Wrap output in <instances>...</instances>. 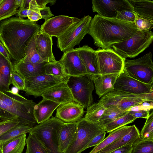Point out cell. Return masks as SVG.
Wrapping results in <instances>:
<instances>
[{"label":"cell","instance_id":"obj_2","mask_svg":"<svg viewBox=\"0 0 153 153\" xmlns=\"http://www.w3.org/2000/svg\"><path fill=\"white\" fill-rule=\"evenodd\" d=\"M137 30L134 23L97 14L91 20L88 34L96 46L106 49L131 37Z\"/></svg>","mask_w":153,"mask_h":153},{"label":"cell","instance_id":"obj_4","mask_svg":"<svg viewBox=\"0 0 153 153\" xmlns=\"http://www.w3.org/2000/svg\"><path fill=\"white\" fill-rule=\"evenodd\" d=\"M153 40L151 30H137L132 36L126 40L113 45L111 48L122 58H134L148 48Z\"/></svg>","mask_w":153,"mask_h":153},{"label":"cell","instance_id":"obj_55","mask_svg":"<svg viewBox=\"0 0 153 153\" xmlns=\"http://www.w3.org/2000/svg\"><path fill=\"white\" fill-rule=\"evenodd\" d=\"M3 1V0H0V4L2 3Z\"/></svg>","mask_w":153,"mask_h":153},{"label":"cell","instance_id":"obj_29","mask_svg":"<svg viewBox=\"0 0 153 153\" xmlns=\"http://www.w3.org/2000/svg\"><path fill=\"white\" fill-rule=\"evenodd\" d=\"M26 134L19 136L1 146L2 153H22L26 145Z\"/></svg>","mask_w":153,"mask_h":153},{"label":"cell","instance_id":"obj_11","mask_svg":"<svg viewBox=\"0 0 153 153\" xmlns=\"http://www.w3.org/2000/svg\"><path fill=\"white\" fill-rule=\"evenodd\" d=\"M97 53L98 75L120 74L123 71L124 61L113 49L99 48Z\"/></svg>","mask_w":153,"mask_h":153},{"label":"cell","instance_id":"obj_39","mask_svg":"<svg viewBox=\"0 0 153 153\" xmlns=\"http://www.w3.org/2000/svg\"><path fill=\"white\" fill-rule=\"evenodd\" d=\"M139 139L143 140H153V112L146 119L140 133Z\"/></svg>","mask_w":153,"mask_h":153},{"label":"cell","instance_id":"obj_8","mask_svg":"<svg viewBox=\"0 0 153 153\" xmlns=\"http://www.w3.org/2000/svg\"><path fill=\"white\" fill-rule=\"evenodd\" d=\"M144 102H153V91L137 95L114 90L102 97L99 101L106 108L114 105L123 110L128 111L131 107Z\"/></svg>","mask_w":153,"mask_h":153},{"label":"cell","instance_id":"obj_41","mask_svg":"<svg viewBox=\"0 0 153 153\" xmlns=\"http://www.w3.org/2000/svg\"><path fill=\"white\" fill-rule=\"evenodd\" d=\"M21 123H25L16 119L0 120V136L11 128Z\"/></svg>","mask_w":153,"mask_h":153},{"label":"cell","instance_id":"obj_34","mask_svg":"<svg viewBox=\"0 0 153 153\" xmlns=\"http://www.w3.org/2000/svg\"><path fill=\"white\" fill-rule=\"evenodd\" d=\"M106 108L102 104L99 102L92 104L87 108L86 113L84 118L91 123H99V120Z\"/></svg>","mask_w":153,"mask_h":153},{"label":"cell","instance_id":"obj_49","mask_svg":"<svg viewBox=\"0 0 153 153\" xmlns=\"http://www.w3.org/2000/svg\"><path fill=\"white\" fill-rule=\"evenodd\" d=\"M36 4L39 9L46 7V5L49 3L51 5L54 4L56 2L55 0H36Z\"/></svg>","mask_w":153,"mask_h":153},{"label":"cell","instance_id":"obj_48","mask_svg":"<svg viewBox=\"0 0 153 153\" xmlns=\"http://www.w3.org/2000/svg\"><path fill=\"white\" fill-rule=\"evenodd\" d=\"M39 10L42 19H44L45 21L54 16L52 13L49 7L46 6L43 8L39 9Z\"/></svg>","mask_w":153,"mask_h":153},{"label":"cell","instance_id":"obj_12","mask_svg":"<svg viewBox=\"0 0 153 153\" xmlns=\"http://www.w3.org/2000/svg\"><path fill=\"white\" fill-rule=\"evenodd\" d=\"M68 78H62L45 74L28 77L25 79V86L24 91L28 95L35 97L41 96L43 93L51 87L66 82Z\"/></svg>","mask_w":153,"mask_h":153},{"label":"cell","instance_id":"obj_36","mask_svg":"<svg viewBox=\"0 0 153 153\" xmlns=\"http://www.w3.org/2000/svg\"><path fill=\"white\" fill-rule=\"evenodd\" d=\"M25 153H50L48 149L35 136L31 134L26 138Z\"/></svg>","mask_w":153,"mask_h":153},{"label":"cell","instance_id":"obj_17","mask_svg":"<svg viewBox=\"0 0 153 153\" xmlns=\"http://www.w3.org/2000/svg\"><path fill=\"white\" fill-rule=\"evenodd\" d=\"M84 108L74 101L61 104L57 108L55 117L66 123L78 122L83 118Z\"/></svg>","mask_w":153,"mask_h":153},{"label":"cell","instance_id":"obj_38","mask_svg":"<svg viewBox=\"0 0 153 153\" xmlns=\"http://www.w3.org/2000/svg\"><path fill=\"white\" fill-rule=\"evenodd\" d=\"M45 74H46L67 78L68 76L65 72L63 66L58 61L48 62L45 65Z\"/></svg>","mask_w":153,"mask_h":153},{"label":"cell","instance_id":"obj_40","mask_svg":"<svg viewBox=\"0 0 153 153\" xmlns=\"http://www.w3.org/2000/svg\"><path fill=\"white\" fill-rule=\"evenodd\" d=\"M135 19L134 24L137 30L148 31L153 28V20L141 17L135 13Z\"/></svg>","mask_w":153,"mask_h":153},{"label":"cell","instance_id":"obj_25","mask_svg":"<svg viewBox=\"0 0 153 153\" xmlns=\"http://www.w3.org/2000/svg\"><path fill=\"white\" fill-rule=\"evenodd\" d=\"M13 71L11 61L0 53V91L9 92Z\"/></svg>","mask_w":153,"mask_h":153},{"label":"cell","instance_id":"obj_42","mask_svg":"<svg viewBox=\"0 0 153 153\" xmlns=\"http://www.w3.org/2000/svg\"><path fill=\"white\" fill-rule=\"evenodd\" d=\"M116 18L128 22L134 23L135 16L134 12L123 10L118 12Z\"/></svg>","mask_w":153,"mask_h":153},{"label":"cell","instance_id":"obj_50","mask_svg":"<svg viewBox=\"0 0 153 153\" xmlns=\"http://www.w3.org/2000/svg\"><path fill=\"white\" fill-rule=\"evenodd\" d=\"M28 11V9H25L22 7H20L19 9L17 10L16 14L19 18L23 19L27 17Z\"/></svg>","mask_w":153,"mask_h":153},{"label":"cell","instance_id":"obj_33","mask_svg":"<svg viewBox=\"0 0 153 153\" xmlns=\"http://www.w3.org/2000/svg\"><path fill=\"white\" fill-rule=\"evenodd\" d=\"M137 119L130 114L128 111L124 115L120 117L105 125L103 130L110 133L118 128L133 122Z\"/></svg>","mask_w":153,"mask_h":153},{"label":"cell","instance_id":"obj_31","mask_svg":"<svg viewBox=\"0 0 153 153\" xmlns=\"http://www.w3.org/2000/svg\"><path fill=\"white\" fill-rule=\"evenodd\" d=\"M34 126L21 123L11 128L0 136L1 146L24 134L28 133Z\"/></svg>","mask_w":153,"mask_h":153},{"label":"cell","instance_id":"obj_52","mask_svg":"<svg viewBox=\"0 0 153 153\" xmlns=\"http://www.w3.org/2000/svg\"><path fill=\"white\" fill-rule=\"evenodd\" d=\"M31 0H23L22 7L25 9H28Z\"/></svg>","mask_w":153,"mask_h":153},{"label":"cell","instance_id":"obj_43","mask_svg":"<svg viewBox=\"0 0 153 153\" xmlns=\"http://www.w3.org/2000/svg\"><path fill=\"white\" fill-rule=\"evenodd\" d=\"M11 84L17 88L19 90L23 91L25 89V80L18 74L13 71L11 78Z\"/></svg>","mask_w":153,"mask_h":153},{"label":"cell","instance_id":"obj_30","mask_svg":"<svg viewBox=\"0 0 153 153\" xmlns=\"http://www.w3.org/2000/svg\"><path fill=\"white\" fill-rule=\"evenodd\" d=\"M128 111L121 109L116 105L108 106L106 108L100 118L99 122V125L103 129L107 124L124 115Z\"/></svg>","mask_w":153,"mask_h":153},{"label":"cell","instance_id":"obj_26","mask_svg":"<svg viewBox=\"0 0 153 153\" xmlns=\"http://www.w3.org/2000/svg\"><path fill=\"white\" fill-rule=\"evenodd\" d=\"M140 137L139 130L134 125H132L131 129L128 134L96 153H110L127 144L134 142L140 138Z\"/></svg>","mask_w":153,"mask_h":153},{"label":"cell","instance_id":"obj_47","mask_svg":"<svg viewBox=\"0 0 153 153\" xmlns=\"http://www.w3.org/2000/svg\"><path fill=\"white\" fill-rule=\"evenodd\" d=\"M129 111L131 115L137 119L141 117L146 119L149 114V111L145 110Z\"/></svg>","mask_w":153,"mask_h":153},{"label":"cell","instance_id":"obj_27","mask_svg":"<svg viewBox=\"0 0 153 153\" xmlns=\"http://www.w3.org/2000/svg\"><path fill=\"white\" fill-rule=\"evenodd\" d=\"M134 12L140 16L153 20V1L151 0H128Z\"/></svg>","mask_w":153,"mask_h":153},{"label":"cell","instance_id":"obj_53","mask_svg":"<svg viewBox=\"0 0 153 153\" xmlns=\"http://www.w3.org/2000/svg\"><path fill=\"white\" fill-rule=\"evenodd\" d=\"M19 90L17 88L14 86L11 88L10 91L14 94H19Z\"/></svg>","mask_w":153,"mask_h":153},{"label":"cell","instance_id":"obj_21","mask_svg":"<svg viewBox=\"0 0 153 153\" xmlns=\"http://www.w3.org/2000/svg\"><path fill=\"white\" fill-rule=\"evenodd\" d=\"M48 62L33 64L29 62L19 61L13 63V70L25 79L45 74V65Z\"/></svg>","mask_w":153,"mask_h":153},{"label":"cell","instance_id":"obj_46","mask_svg":"<svg viewBox=\"0 0 153 153\" xmlns=\"http://www.w3.org/2000/svg\"><path fill=\"white\" fill-rule=\"evenodd\" d=\"M134 142H131L118 148L110 153H131Z\"/></svg>","mask_w":153,"mask_h":153},{"label":"cell","instance_id":"obj_5","mask_svg":"<svg viewBox=\"0 0 153 153\" xmlns=\"http://www.w3.org/2000/svg\"><path fill=\"white\" fill-rule=\"evenodd\" d=\"M65 123L55 117L34 126L28 132L35 136L47 148L50 153H60L57 131Z\"/></svg>","mask_w":153,"mask_h":153},{"label":"cell","instance_id":"obj_28","mask_svg":"<svg viewBox=\"0 0 153 153\" xmlns=\"http://www.w3.org/2000/svg\"><path fill=\"white\" fill-rule=\"evenodd\" d=\"M132 126H124L109 133V135L89 153H96L129 132Z\"/></svg>","mask_w":153,"mask_h":153},{"label":"cell","instance_id":"obj_13","mask_svg":"<svg viewBox=\"0 0 153 153\" xmlns=\"http://www.w3.org/2000/svg\"><path fill=\"white\" fill-rule=\"evenodd\" d=\"M92 3L93 12L106 17L116 18L119 11L127 10L134 12L128 0H92Z\"/></svg>","mask_w":153,"mask_h":153},{"label":"cell","instance_id":"obj_32","mask_svg":"<svg viewBox=\"0 0 153 153\" xmlns=\"http://www.w3.org/2000/svg\"><path fill=\"white\" fill-rule=\"evenodd\" d=\"M35 34L29 41L25 48V57L20 61L23 62H29L33 64L45 62L37 52L36 44Z\"/></svg>","mask_w":153,"mask_h":153},{"label":"cell","instance_id":"obj_14","mask_svg":"<svg viewBox=\"0 0 153 153\" xmlns=\"http://www.w3.org/2000/svg\"><path fill=\"white\" fill-rule=\"evenodd\" d=\"M114 90L134 94H147L153 91V85L144 83L128 76L123 71L118 75Z\"/></svg>","mask_w":153,"mask_h":153},{"label":"cell","instance_id":"obj_44","mask_svg":"<svg viewBox=\"0 0 153 153\" xmlns=\"http://www.w3.org/2000/svg\"><path fill=\"white\" fill-rule=\"evenodd\" d=\"M27 17L29 19L34 22L41 19L39 8L38 7L29 8Z\"/></svg>","mask_w":153,"mask_h":153},{"label":"cell","instance_id":"obj_56","mask_svg":"<svg viewBox=\"0 0 153 153\" xmlns=\"http://www.w3.org/2000/svg\"><path fill=\"white\" fill-rule=\"evenodd\" d=\"M0 146H1V144H0Z\"/></svg>","mask_w":153,"mask_h":153},{"label":"cell","instance_id":"obj_35","mask_svg":"<svg viewBox=\"0 0 153 153\" xmlns=\"http://www.w3.org/2000/svg\"><path fill=\"white\" fill-rule=\"evenodd\" d=\"M18 7L17 0H3L0 4V21L16 14Z\"/></svg>","mask_w":153,"mask_h":153},{"label":"cell","instance_id":"obj_45","mask_svg":"<svg viewBox=\"0 0 153 153\" xmlns=\"http://www.w3.org/2000/svg\"><path fill=\"white\" fill-rule=\"evenodd\" d=\"M105 134L106 132L104 131L94 137L88 144L87 149L100 144L104 139Z\"/></svg>","mask_w":153,"mask_h":153},{"label":"cell","instance_id":"obj_22","mask_svg":"<svg viewBox=\"0 0 153 153\" xmlns=\"http://www.w3.org/2000/svg\"><path fill=\"white\" fill-rule=\"evenodd\" d=\"M119 74L92 76L96 93L99 98L114 90V85Z\"/></svg>","mask_w":153,"mask_h":153},{"label":"cell","instance_id":"obj_24","mask_svg":"<svg viewBox=\"0 0 153 153\" xmlns=\"http://www.w3.org/2000/svg\"><path fill=\"white\" fill-rule=\"evenodd\" d=\"M60 104L43 98L39 103L36 104L34 107V113L37 124L49 119Z\"/></svg>","mask_w":153,"mask_h":153},{"label":"cell","instance_id":"obj_54","mask_svg":"<svg viewBox=\"0 0 153 153\" xmlns=\"http://www.w3.org/2000/svg\"><path fill=\"white\" fill-rule=\"evenodd\" d=\"M0 153H2V150L1 146L0 147Z\"/></svg>","mask_w":153,"mask_h":153},{"label":"cell","instance_id":"obj_20","mask_svg":"<svg viewBox=\"0 0 153 153\" xmlns=\"http://www.w3.org/2000/svg\"><path fill=\"white\" fill-rule=\"evenodd\" d=\"M75 49L84 65L88 74L91 76L98 75L96 51L87 45Z\"/></svg>","mask_w":153,"mask_h":153},{"label":"cell","instance_id":"obj_51","mask_svg":"<svg viewBox=\"0 0 153 153\" xmlns=\"http://www.w3.org/2000/svg\"><path fill=\"white\" fill-rule=\"evenodd\" d=\"M0 53L9 60L11 61L10 55L3 44L0 41Z\"/></svg>","mask_w":153,"mask_h":153},{"label":"cell","instance_id":"obj_23","mask_svg":"<svg viewBox=\"0 0 153 153\" xmlns=\"http://www.w3.org/2000/svg\"><path fill=\"white\" fill-rule=\"evenodd\" d=\"M77 123H64L57 130V139L60 153H63L70 145L76 132Z\"/></svg>","mask_w":153,"mask_h":153},{"label":"cell","instance_id":"obj_9","mask_svg":"<svg viewBox=\"0 0 153 153\" xmlns=\"http://www.w3.org/2000/svg\"><path fill=\"white\" fill-rule=\"evenodd\" d=\"M91 19V17L89 15L85 16L73 24L63 34L57 38L58 48L64 52L79 45L88 33Z\"/></svg>","mask_w":153,"mask_h":153},{"label":"cell","instance_id":"obj_15","mask_svg":"<svg viewBox=\"0 0 153 153\" xmlns=\"http://www.w3.org/2000/svg\"><path fill=\"white\" fill-rule=\"evenodd\" d=\"M79 19L76 17L65 15L52 17L45 21L40 27V30L52 37L57 38Z\"/></svg>","mask_w":153,"mask_h":153},{"label":"cell","instance_id":"obj_3","mask_svg":"<svg viewBox=\"0 0 153 153\" xmlns=\"http://www.w3.org/2000/svg\"><path fill=\"white\" fill-rule=\"evenodd\" d=\"M10 91H0V119H18L33 126L38 124L34 113L36 103Z\"/></svg>","mask_w":153,"mask_h":153},{"label":"cell","instance_id":"obj_10","mask_svg":"<svg viewBox=\"0 0 153 153\" xmlns=\"http://www.w3.org/2000/svg\"><path fill=\"white\" fill-rule=\"evenodd\" d=\"M150 52L136 59H126L123 71L128 76L145 84L153 85V63Z\"/></svg>","mask_w":153,"mask_h":153},{"label":"cell","instance_id":"obj_16","mask_svg":"<svg viewBox=\"0 0 153 153\" xmlns=\"http://www.w3.org/2000/svg\"><path fill=\"white\" fill-rule=\"evenodd\" d=\"M58 61L63 66L68 76L88 74L75 49L64 52L60 60Z\"/></svg>","mask_w":153,"mask_h":153},{"label":"cell","instance_id":"obj_37","mask_svg":"<svg viewBox=\"0 0 153 153\" xmlns=\"http://www.w3.org/2000/svg\"><path fill=\"white\" fill-rule=\"evenodd\" d=\"M131 153H153V140H140L133 143Z\"/></svg>","mask_w":153,"mask_h":153},{"label":"cell","instance_id":"obj_18","mask_svg":"<svg viewBox=\"0 0 153 153\" xmlns=\"http://www.w3.org/2000/svg\"><path fill=\"white\" fill-rule=\"evenodd\" d=\"M36 44L38 53L45 62L56 61L52 52V37L40 30L35 34Z\"/></svg>","mask_w":153,"mask_h":153},{"label":"cell","instance_id":"obj_1","mask_svg":"<svg viewBox=\"0 0 153 153\" xmlns=\"http://www.w3.org/2000/svg\"><path fill=\"white\" fill-rule=\"evenodd\" d=\"M40 28L35 22L19 17L10 18L1 22L0 41L12 59V64L25 57L26 47Z\"/></svg>","mask_w":153,"mask_h":153},{"label":"cell","instance_id":"obj_7","mask_svg":"<svg viewBox=\"0 0 153 153\" xmlns=\"http://www.w3.org/2000/svg\"><path fill=\"white\" fill-rule=\"evenodd\" d=\"M104 131L99 123H91L82 118L78 122L72 140L63 153H81L94 137Z\"/></svg>","mask_w":153,"mask_h":153},{"label":"cell","instance_id":"obj_19","mask_svg":"<svg viewBox=\"0 0 153 153\" xmlns=\"http://www.w3.org/2000/svg\"><path fill=\"white\" fill-rule=\"evenodd\" d=\"M41 96L43 98L60 104L74 101L66 82L60 83L51 87L43 93Z\"/></svg>","mask_w":153,"mask_h":153},{"label":"cell","instance_id":"obj_6","mask_svg":"<svg viewBox=\"0 0 153 153\" xmlns=\"http://www.w3.org/2000/svg\"><path fill=\"white\" fill-rule=\"evenodd\" d=\"M66 83L71 91L74 101L87 108L92 104V92L94 86L91 75L86 74L69 76Z\"/></svg>","mask_w":153,"mask_h":153}]
</instances>
